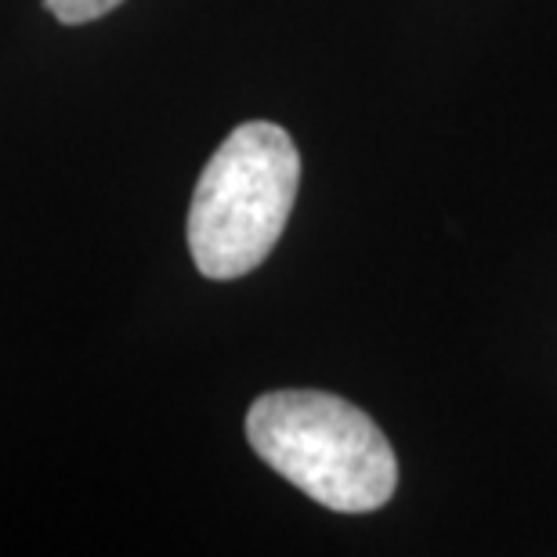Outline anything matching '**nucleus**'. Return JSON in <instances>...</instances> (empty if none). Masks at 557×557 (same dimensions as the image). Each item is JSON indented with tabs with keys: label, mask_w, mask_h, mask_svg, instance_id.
Here are the masks:
<instances>
[{
	"label": "nucleus",
	"mask_w": 557,
	"mask_h": 557,
	"mask_svg": "<svg viewBox=\"0 0 557 557\" xmlns=\"http://www.w3.org/2000/svg\"><path fill=\"white\" fill-rule=\"evenodd\" d=\"M48 11L65 26H84V22H95L109 15L113 8H120L124 0H44Z\"/></svg>",
	"instance_id": "7ed1b4c3"
},
{
	"label": "nucleus",
	"mask_w": 557,
	"mask_h": 557,
	"mask_svg": "<svg viewBox=\"0 0 557 557\" xmlns=\"http://www.w3.org/2000/svg\"><path fill=\"white\" fill-rule=\"evenodd\" d=\"M247 438L272 471L341 515L384 507L398 485L387 434L348 398L326 392L261 395L247 413Z\"/></svg>",
	"instance_id": "f257e3e1"
},
{
	"label": "nucleus",
	"mask_w": 557,
	"mask_h": 557,
	"mask_svg": "<svg viewBox=\"0 0 557 557\" xmlns=\"http://www.w3.org/2000/svg\"><path fill=\"white\" fill-rule=\"evenodd\" d=\"M300 156L269 120L239 124L210 156L188 207V250L207 278H239L269 258L297 199Z\"/></svg>",
	"instance_id": "f03ea898"
}]
</instances>
